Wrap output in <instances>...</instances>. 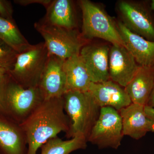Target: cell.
I'll use <instances>...</instances> for the list:
<instances>
[{
    "label": "cell",
    "mask_w": 154,
    "mask_h": 154,
    "mask_svg": "<svg viewBox=\"0 0 154 154\" xmlns=\"http://www.w3.org/2000/svg\"><path fill=\"white\" fill-rule=\"evenodd\" d=\"M154 87V67L140 66L125 88L132 103L146 106Z\"/></svg>",
    "instance_id": "16"
},
{
    "label": "cell",
    "mask_w": 154,
    "mask_h": 154,
    "mask_svg": "<svg viewBox=\"0 0 154 154\" xmlns=\"http://www.w3.org/2000/svg\"><path fill=\"white\" fill-rule=\"evenodd\" d=\"M0 39L18 54L27 50L32 45L22 35L14 19L0 16Z\"/></svg>",
    "instance_id": "19"
},
{
    "label": "cell",
    "mask_w": 154,
    "mask_h": 154,
    "mask_svg": "<svg viewBox=\"0 0 154 154\" xmlns=\"http://www.w3.org/2000/svg\"><path fill=\"white\" fill-rule=\"evenodd\" d=\"M79 5L82 14L83 38H102L112 45L124 46L116 22L103 8L89 0H81Z\"/></svg>",
    "instance_id": "4"
},
{
    "label": "cell",
    "mask_w": 154,
    "mask_h": 154,
    "mask_svg": "<svg viewBox=\"0 0 154 154\" xmlns=\"http://www.w3.org/2000/svg\"><path fill=\"white\" fill-rule=\"evenodd\" d=\"M110 48L107 45L86 43L79 55L91 77L92 83L104 82L110 80L109 72Z\"/></svg>",
    "instance_id": "11"
},
{
    "label": "cell",
    "mask_w": 154,
    "mask_h": 154,
    "mask_svg": "<svg viewBox=\"0 0 154 154\" xmlns=\"http://www.w3.org/2000/svg\"><path fill=\"white\" fill-rule=\"evenodd\" d=\"M64 62L50 54L38 87L45 99L61 98L67 91Z\"/></svg>",
    "instance_id": "9"
},
{
    "label": "cell",
    "mask_w": 154,
    "mask_h": 154,
    "mask_svg": "<svg viewBox=\"0 0 154 154\" xmlns=\"http://www.w3.org/2000/svg\"><path fill=\"white\" fill-rule=\"evenodd\" d=\"M46 9L43 19L45 22L68 30H75L77 20L72 1L54 0Z\"/></svg>",
    "instance_id": "18"
},
{
    "label": "cell",
    "mask_w": 154,
    "mask_h": 154,
    "mask_svg": "<svg viewBox=\"0 0 154 154\" xmlns=\"http://www.w3.org/2000/svg\"><path fill=\"white\" fill-rule=\"evenodd\" d=\"M124 136L122 120L119 111L113 107L100 108L98 119L88 137V141L99 148L110 147L117 149Z\"/></svg>",
    "instance_id": "7"
},
{
    "label": "cell",
    "mask_w": 154,
    "mask_h": 154,
    "mask_svg": "<svg viewBox=\"0 0 154 154\" xmlns=\"http://www.w3.org/2000/svg\"><path fill=\"white\" fill-rule=\"evenodd\" d=\"M20 125L27 138V154H36L50 139L69 130L71 122L65 113L63 97L44 99Z\"/></svg>",
    "instance_id": "1"
},
{
    "label": "cell",
    "mask_w": 154,
    "mask_h": 154,
    "mask_svg": "<svg viewBox=\"0 0 154 154\" xmlns=\"http://www.w3.org/2000/svg\"><path fill=\"white\" fill-rule=\"evenodd\" d=\"M140 66L124 46L112 45L109 54L110 80L125 88L132 79Z\"/></svg>",
    "instance_id": "10"
},
{
    "label": "cell",
    "mask_w": 154,
    "mask_h": 154,
    "mask_svg": "<svg viewBox=\"0 0 154 154\" xmlns=\"http://www.w3.org/2000/svg\"><path fill=\"white\" fill-rule=\"evenodd\" d=\"M49 55L44 42L32 45L18 54L13 69L9 72L25 89L37 88Z\"/></svg>",
    "instance_id": "6"
},
{
    "label": "cell",
    "mask_w": 154,
    "mask_h": 154,
    "mask_svg": "<svg viewBox=\"0 0 154 154\" xmlns=\"http://www.w3.org/2000/svg\"><path fill=\"white\" fill-rule=\"evenodd\" d=\"M88 140L82 136H76L63 140L57 136L50 139L42 145L41 154H70L72 152L85 149Z\"/></svg>",
    "instance_id": "20"
},
{
    "label": "cell",
    "mask_w": 154,
    "mask_h": 154,
    "mask_svg": "<svg viewBox=\"0 0 154 154\" xmlns=\"http://www.w3.org/2000/svg\"><path fill=\"white\" fill-rule=\"evenodd\" d=\"M63 69L67 91L88 92L92 81L79 54L65 60Z\"/></svg>",
    "instance_id": "17"
},
{
    "label": "cell",
    "mask_w": 154,
    "mask_h": 154,
    "mask_svg": "<svg viewBox=\"0 0 154 154\" xmlns=\"http://www.w3.org/2000/svg\"><path fill=\"white\" fill-rule=\"evenodd\" d=\"M119 112L123 135L139 140L147 133L154 132V124L146 114L144 106L132 103Z\"/></svg>",
    "instance_id": "14"
},
{
    "label": "cell",
    "mask_w": 154,
    "mask_h": 154,
    "mask_svg": "<svg viewBox=\"0 0 154 154\" xmlns=\"http://www.w3.org/2000/svg\"><path fill=\"white\" fill-rule=\"evenodd\" d=\"M44 99L38 87L25 89L9 71L0 83V115L18 124L24 122Z\"/></svg>",
    "instance_id": "2"
},
{
    "label": "cell",
    "mask_w": 154,
    "mask_h": 154,
    "mask_svg": "<svg viewBox=\"0 0 154 154\" xmlns=\"http://www.w3.org/2000/svg\"><path fill=\"white\" fill-rule=\"evenodd\" d=\"M34 27L44 38L50 54L63 60L79 54L82 48L87 43L76 30L51 25L43 19L36 22Z\"/></svg>",
    "instance_id": "5"
},
{
    "label": "cell",
    "mask_w": 154,
    "mask_h": 154,
    "mask_svg": "<svg viewBox=\"0 0 154 154\" xmlns=\"http://www.w3.org/2000/svg\"><path fill=\"white\" fill-rule=\"evenodd\" d=\"M149 9L151 11H154V0L152 1Z\"/></svg>",
    "instance_id": "27"
},
{
    "label": "cell",
    "mask_w": 154,
    "mask_h": 154,
    "mask_svg": "<svg viewBox=\"0 0 154 154\" xmlns=\"http://www.w3.org/2000/svg\"><path fill=\"white\" fill-rule=\"evenodd\" d=\"M26 135L21 125L0 115V154H27Z\"/></svg>",
    "instance_id": "15"
},
{
    "label": "cell",
    "mask_w": 154,
    "mask_h": 154,
    "mask_svg": "<svg viewBox=\"0 0 154 154\" xmlns=\"http://www.w3.org/2000/svg\"><path fill=\"white\" fill-rule=\"evenodd\" d=\"M52 0H17L15 1V2L22 6H27L32 4H41L44 6L45 8L50 5Z\"/></svg>",
    "instance_id": "23"
},
{
    "label": "cell",
    "mask_w": 154,
    "mask_h": 154,
    "mask_svg": "<svg viewBox=\"0 0 154 154\" xmlns=\"http://www.w3.org/2000/svg\"><path fill=\"white\" fill-rule=\"evenodd\" d=\"M63 99L65 111L71 122L66 137L82 136L88 140L99 117L100 107L89 92L68 91Z\"/></svg>",
    "instance_id": "3"
},
{
    "label": "cell",
    "mask_w": 154,
    "mask_h": 154,
    "mask_svg": "<svg viewBox=\"0 0 154 154\" xmlns=\"http://www.w3.org/2000/svg\"><path fill=\"white\" fill-rule=\"evenodd\" d=\"M13 10L10 2L0 0V16L5 19H13Z\"/></svg>",
    "instance_id": "22"
},
{
    "label": "cell",
    "mask_w": 154,
    "mask_h": 154,
    "mask_svg": "<svg viewBox=\"0 0 154 154\" xmlns=\"http://www.w3.org/2000/svg\"><path fill=\"white\" fill-rule=\"evenodd\" d=\"M88 92L100 108L111 107L119 111L132 103L125 88L110 80L91 83Z\"/></svg>",
    "instance_id": "13"
},
{
    "label": "cell",
    "mask_w": 154,
    "mask_h": 154,
    "mask_svg": "<svg viewBox=\"0 0 154 154\" xmlns=\"http://www.w3.org/2000/svg\"><path fill=\"white\" fill-rule=\"evenodd\" d=\"M146 106L154 108V87Z\"/></svg>",
    "instance_id": "25"
},
{
    "label": "cell",
    "mask_w": 154,
    "mask_h": 154,
    "mask_svg": "<svg viewBox=\"0 0 154 154\" xmlns=\"http://www.w3.org/2000/svg\"><path fill=\"white\" fill-rule=\"evenodd\" d=\"M8 71L6 69L0 67V83L2 82L3 78H4Z\"/></svg>",
    "instance_id": "26"
},
{
    "label": "cell",
    "mask_w": 154,
    "mask_h": 154,
    "mask_svg": "<svg viewBox=\"0 0 154 154\" xmlns=\"http://www.w3.org/2000/svg\"><path fill=\"white\" fill-rule=\"evenodd\" d=\"M117 8L122 21L133 33L154 42V19L150 10L140 2L121 1L119 2Z\"/></svg>",
    "instance_id": "8"
},
{
    "label": "cell",
    "mask_w": 154,
    "mask_h": 154,
    "mask_svg": "<svg viewBox=\"0 0 154 154\" xmlns=\"http://www.w3.org/2000/svg\"><path fill=\"white\" fill-rule=\"evenodd\" d=\"M117 29L125 47L141 66L154 67V42L147 40L133 33L121 21L116 22Z\"/></svg>",
    "instance_id": "12"
},
{
    "label": "cell",
    "mask_w": 154,
    "mask_h": 154,
    "mask_svg": "<svg viewBox=\"0 0 154 154\" xmlns=\"http://www.w3.org/2000/svg\"><path fill=\"white\" fill-rule=\"evenodd\" d=\"M145 111L146 115L154 124V108L149 106H145Z\"/></svg>",
    "instance_id": "24"
},
{
    "label": "cell",
    "mask_w": 154,
    "mask_h": 154,
    "mask_svg": "<svg viewBox=\"0 0 154 154\" xmlns=\"http://www.w3.org/2000/svg\"><path fill=\"white\" fill-rule=\"evenodd\" d=\"M19 54L0 39V67L11 70Z\"/></svg>",
    "instance_id": "21"
}]
</instances>
